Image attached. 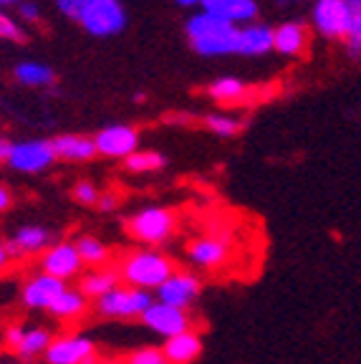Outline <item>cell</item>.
I'll return each instance as SVG.
<instances>
[{"label": "cell", "mask_w": 361, "mask_h": 364, "mask_svg": "<svg viewBox=\"0 0 361 364\" xmlns=\"http://www.w3.org/2000/svg\"><path fill=\"white\" fill-rule=\"evenodd\" d=\"M180 6H195V3H203V0H177Z\"/></svg>", "instance_id": "cell-40"}, {"label": "cell", "mask_w": 361, "mask_h": 364, "mask_svg": "<svg viewBox=\"0 0 361 364\" xmlns=\"http://www.w3.org/2000/svg\"><path fill=\"white\" fill-rule=\"evenodd\" d=\"M23 334H26V329H23L21 324L6 326V331H3V344H6L8 349H13V352H18V347H21V341H23Z\"/></svg>", "instance_id": "cell-33"}, {"label": "cell", "mask_w": 361, "mask_h": 364, "mask_svg": "<svg viewBox=\"0 0 361 364\" xmlns=\"http://www.w3.org/2000/svg\"><path fill=\"white\" fill-rule=\"evenodd\" d=\"M117 286H122L117 268H94L89 273H81L79 291L89 299V301H99L102 296H107L109 291H114Z\"/></svg>", "instance_id": "cell-19"}, {"label": "cell", "mask_w": 361, "mask_h": 364, "mask_svg": "<svg viewBox=\"0 0 361 364\" xmlns=\"http://www.w3.org/2000/svg\"><path fill=\"white\" fill-rule=\"evenodd\" d=\"M8 266H11V256H8L6 240H0V273L6 271Z\"/></svg>", "instance_id": "cell-37"}, {"label": "cell", "mask_w": 361, "mask_h": 364, "mask_svg": "<svg viewBox=\"0 0 361 364\" xmlns=\"http://www.w3.org/2000/svg\"><path fill=\"white\" fill-rule=\"evenodd\" d=\"M16 79L26 86H48L53 84V71L43 63H33V61H26V63H18L16 66Z\"/></svg>", "instance_id": "cell-25"}, {"label": "cell", "mask_w": 361, "mask_h": 364, "mask_svg": "<svg viewBox=\"0 0 361 364\" xmlns=\"http://www.w3.org/2000/svg\"><path fill=\"white\" fill-rule=\"evenodd\" d=\"M187 36L200 56H225L240 51V28L210 13L192 16L187 23Z\"/></svg>", "instance_id": "cell-2"}, {"label": "cell", "mask_w": 361, "mask_h": 364, "mask_svg": "<svg viewBox=\"0 0 361 364\" xmlns=\"http://www.w3.org/2000/svg\"><path fill=\"white\" fill-rule=\"evenodd\" d=\"M232 256V245L225 240L210 238V235H200V238L187 243V258L192 266L203 268V271H217V268L227 266Z\"/></svg>", "instance_id": "cell-12"}, {"label": "cell", "mask_w": 361, "mask_h": 364, "mask_svg": "<svg viewBox=\"0 0 361 364\" xmlns=\"http://www.w3.org/2000/svg\"><path fill=\"white\" fill-rule=\"evenodd\" d=\"M203 6L205 13L220 18V21L232 23V26L253 21L255 13H258L255 0H203Z\"/></svg>", "instance_id": "cell-17"}, {"label": "cell", "mask_w": 361, "mask_h": 364, "mask_svg": "<svg viewBox=\"0 0 361 364\" xmlns=\"http://www.w3.org/2000/svg\"><path fill=\"white\" fill-rule=\"evenodd\" d=\"M200 296H203V279H200L198 273L175 271L170 279L154 291V301H162L167 306H177L187 311Z\"/></svg>", "instance_id": "cell-8"}, {"label": "cell", "mask_w": 361, "mask_h": 364, "mask_svg": "<svg viewBox=\"0 0 361 364\" xmlns=\"http://www.w3.org/2000/svg\"><path fill=\"white\" fill-rule=\"evenodd\" d=\"M21 16L26 18V21H38V6H36V3H23Z\"/></svg>", "instance_id": "cell-35"}, {"label": "cell", "mask_w": 361, "mask_h": 364, "mask_svg": "<svg viewBox=\"0 0 361 364\" xmlns=\"http://www.w3.org/2000/svg\"><path fill=\"white\" fill-rule=\"evenodd\" d=\"M13 198H11V190L6 188V185H0V213H6L8 208H11Z\"/></svg>", "instance_id": "cell-36"}, {"label": "cell", "mask_w": 361, "mask_h": 364, "mask_svg": "<svg viewBox=\"0 0 361 364\" xmlns=\"http://www.w3.org/2000/svg\"><path fill=\"white\" fill-rule=\"evenodd\" d=\"M273 48V31L266 26H248L240 28V51L243 56H260Z\"/></svg>", "instance_id": "cell-24"}, {"label": "cell", "mask_w": 361, "mask_h": 364, "mask_svg": "<svg viewBox=\"0 0 361 364\" xmlns=\"http://www.w3.org/2000/svg\"><path fill=\"white\" fill-rule=\"evenodd\" d=\"M96 364H124V359H99Z\"/></svg>", "instance_id": "cell-39"}, {"label": "cell", "mask_w": 361, "mask_h": 364, "mask_svg": "<svg viewBox=\"0 0 361 364\" xmlns=\"http://www.w3.org/2000/svg\"><path fill=\"white\" fill-rule=\"evenodd\" d=\"M164 162H167V159H164L159 152H134V154H129V157L124 159L126 170H129V172H139V175H144V172L162 170Z\"/></svg>", "instance_id": "cell-26"}, {"label": "cell", "mask_w": 361, "mask_h": 364, "mask_svg": "<svg viewBox=\"0 0 361 364\" xmlns=\"http://www.w3.org/2000/svg\"><path fill=\"white\" fill-rule=\"evenodd\" d=\"M51 245H53V233L43 225H23L6 240L11 261L13 258L18 261V258L38 256L45 248H51Z\"/></svg>", "instance_id": "cell-14"}, {"label": "cell", "mask_w": 361, "mask_h": 364, "mask_svg": "<svg viewBox=\"0 0 361 364\" xmlns=\"http://www.w3.org/2000/svg\"><path fill=\"white\" fill-rule=\"evenodd\" d=\"M208 91H210V97L217 99V102H237V99L245 94V86H243V81L227 76V79H217Z\"/></svg>", "instance_id": "cell-27"}, {"label": "cell", "mask_w": 361, "mask_h": 364, "mask_svg": "<svg viewBox=\"0 0 361 364\" xmlns=\"http://www.w3.org/2000/svg\"><path fill=\"white\" fill-rule=\"evenodd\" d=\"M117 205H119V198H117V195L107 193V195H102V198H99V203H96V208H99V210H102V213H112L114 208H117Z\"/></svg>", "instance_id": "cell-34"}, {"label": "cell", "mask_w": 361, "mask_h": 364, "mask_svg": "<svg viewBox=\"0 0 361 364\" xmlns=\"http://www.w3.org/2000/svg\"><path fill=\"white\" fill-rule=\"evenodd\" d=\"M203 336L200 331L190 329V331H182L177 336H170V339H164L162 344V352L164 357L170 359V364H192L198 362L203 357Z\"/></svg>", "instance_id": "cell-16"}, {"label": "cell", "mask_w": 361, "mask_h": 364, "mask_svg": "<svg viewBox=\"0 0 361 364\" xmlns=\"http://www.w3.org/2000/svg\"><path fill=\"white\" fill-rule=\"evenodd\" d=\"M8 152H11V142H8V139H0V165L8 159Z\"/></svg>", "instance_id": "cell-38"}, {"label": "cell", "mask_w": 361, "mask_h": 364, "mask_svg": "<svg viewBox=\"0 0 361 364\" xmlns=\"http://www.w3.org/2000/svg\"><path fill=\"white\" fill-rule=\"evenodd\" d=\"M349 3L346 0H318L313 8V23L328 38H346L349 36Z\"/></svg>", "instance_id": "cell-13"}, {"label": "cell", "mask_w": 361, "mask_h": 364, "mask_svg": "<svg viewBox=\"0 0 361 364\" xmlns=\"http://www.w3.org/2000/svg\"><path fill=\"white\" fill-rule=\"evenodd\" d=\"M0 3H16V0H0Z\"/></svg>", "instance_id": "cell-41"}, {"label": "cell", "mask_w": 361, "mask_h": 364, "mask_svg": "<svg viewBox=\"0 0 361 364\" xmlns=\"http://www.w3.org/2000/svg\"><path fill=\"white\" fill-rule=\"evenodd\" d=\"M208 129L212 132V134L217 136H225V139H230V136H235L237 132L243 129V124L237 119H232V117H222V114H212V117H208Z\"/></svg>", "instance_id": "cell-29"}, {"label": "cell", "mask_w": 361, "mask_h": 364, "mask_svg": "<svg viewBox=\"0 0 361 364\" xmlns=\"http://www.w3.org/2000/svg\"><path fill=\"white\" fill-rule=\"evenodd\" d=\"M86 309H89V299H86L79 289H68L66 286V291H63L56 301L51 304L48 314L56 316V318H61V321H76V318L84 316Z\"/></svg>", "instance_id": "cell-21"}, {"label": "cell", "mask_w": 361, "mask_h": 364, "mask_svg": "<svg viewBox=\"0 0 361 364\" xmlns=\"http://www.w3.org/2000/svg\"><path fill=\"white\" fill-rule=\"evenodd\" d=\"M308 46V31L301 23H286L273 31V48L283 56H301Z\"/></svg>", "instance_id": "cell-20"}, {"label": "cell", "mask_w": 361, "mask_h": 364, "mask_svg": "<svg viewBox=\"0 0 361 364\" xmlns=\"http://www.w3.org/2000/svg\"><path fill=\"white\" fill-rule=\"evenodd\" d=\"M63 16L81 23L91 36H114L124 28L126 16L119 0H56Z\"/></svg>", "instance_id": "cell-3"}, {"label": "cell", "mask_w": 361, "mask_h": 364, "mask_svg": "<svg viewBox=\"0 0 361 364\" xmlns=\"http://www.w3.org/2000/svg\"><path fill=\"white\" fill-rule=\"evenodd\" d=\"M139 321L147 326L149 331L162 336V339H170V336H177V334H182V331L192 329L190 311L177 309V306H167V304H162V301H154L147 311L141 314Z\"/></svg>", "instance_id": "cell-10"}, {"label": "cell", "mask_w": 361, "mask_h": 364, "mask_svg": "<svg viewBox=\"0 0 361 364\" xmlns=\"http://www.w3.org/2000/svg\"><path fill=\"white\" fill-rule=\"evenodd\" d=\"M96 154H104V157H129L136 152V144H139V134L131 127L114 124L102 129L94 136Z\"/></svg>", "instance_id": "cell-15"}, {"label": "cell", "mask_w": 361, "mask_h": 364, "mask_svg": "<svg viewBox=\"0 0 361 364\" xmlns=\"http://www.w3.org/2000/svg\"><path fill=\"white\" fill-rule=\"evenodd\" d=\"M74 200L79 205H96L99 203V198H102V193H99V188H96L94 182H89V180H79L74 185Z\"/></svg>", "instance_id": "cell-31"}, {"label": "cell", "mask_w": 361, "mask_h": 364, "mask_svg": "<svg viewBox=\"0 0 361 364\" xmlns=\"http://www.w3.org/2000/svg\"><path fill=\"white\" fill-rule=\"evenodd\" d=\"M349 3V13H351V21H349V51L354 56H361V0H346Z\"/></svg>", "instance_id": "cell-28"}, {"label": "cell", "mask_w": 361, "mask_h": 364, "mask_svg": "<svg viewBox=\"0 0 361 364\" xmlns=\"http://www.w3.org/2000/svg\"><path fill=\"white\" fill-rule=\"evenodd\" d=\"M41 273L53 276L63 284L71 279H79L84 273V261H81L76 245L71 240H61V243H53L51 248H45L41 253Z\"/></svg>", "instance_id": "cell-7"}, {"label": "cell", "mask_w": 361, "mask_h": 364, "mask_svg": "<svg viewBox=\"0 0 361 364\" xmlns=\"http://www.w3.org/2000/svg\"><path fill=\"white\" fill-rule=\"evenodd\" d=\"M177 230V218L167 208H141L126 220V233L134 240H139L144 248H157L167 243Z\"/></svg>", "instance_id": "cell-4"}, {"label": "cell", "mask_w": 361, "mask_h": 364, "mask_svg": "<svg viewBox=\"0 0 361 364\" xmlns=\"http://www.w3.org/2000/svg\"><path fill=\"white\" fill-rule=\"evenodd\" d=\"M8 364H26V362H8Z\"/></svg>", "instance_id": "cell-42"}, {"label": "cell", "mask_w": 361, "mask_h": 364, "mask_svg": "<svg viewBox=\"0 0 361 364\" xmlns=\"http://www.w3.org/2000/svg\"><path fill=\"white\" fill-rule=\"evenodd\" d=\"M76 250H79L81 261L84 266H91V268H107L109 258H112V250L104 240H99L96 235H89V233H81L79 238L74 240Z\"/></svg>", "instance_id": "cell-22"}, {"label": "cell", "mask_w": 361, "mask_h": 364, "mask_svg": "<svg viewBox=\"0 0 361 364\" xmlns=\"http://www.w3.org/2000/svg\"><path fill=\"white\" fill-rule=\"evenodd\" d=\"M51 149L56 159H68V162H89L96 157V144L91 136L81 134H63L51 139Z\"/></svg>", "instance_id": "cell-18"}, {"label": "cell", "mask_w": 361, "mask_h": 364, "mask_svg": "<svg viewBox=\"0 0 361 364\" xmlns=\"http://www.w3.org/2000/svg\"><path fill=\"white\" fill-rule=\"evenodd\" d=\"M45 364H96L99 347L86 334H58L43 354Z\"/></svg>", "instance_id": "cell-6"}, {"label": "cell", "mask_w": 361, "mask_h": 364, "mask_svg": "<svg viewBox=\"0 0 361 364\" xmlns=\"http://www.w3.org/2000/svg\"><path fill=\"white\" fill-rule=\"evenodd\" d=\"M124 364H170V359L164 357L162 347H139L126 354Z\"/></svg>", "instance_id": "cell-30"}, {"label": "cell", "mask_w": 361, "mask_h": 364, "mask_svg": "<svg viewBox=\"0 0 361 364\" xmlns=\"http://www.w3.org/2000/svg\"><path fill=\"white\" fill-rule=\"evenodd\" d=\"M152 304H154L152 291L134 289V286H117V289L109 291L107 296H102L96 301V314L104 318L134 321V318H141V314L147 311Z\"/></svg>", "instance_id": "cell-5"}, {"label": "cell", "mask_w": 361, "mask_h": 364, "mask_svg": "<svg viewBox=\"0 0 361 364\" xmlns=\"http://www.w3.org/2000/svg\"><path fill=\"white\" fill-rule=\"evenodd\" d=\"M117 271H119V279L124 281L126 286H134V289H144V291H157L177 268L172 263V258L164 256L162 250L139 248L126 253Z\"/></svg>", "instance_id": "cell-1"}, {"label": "cell", "mask_w": 361, "mask_h": 364, "mask_svg": "<svg viewBox=\"0 0 361 364\" xmlns=\"http://www.w3.org/2000/svg\"><path fill=\"white\" fill-rule=\"evenodd\" d=\"M0 38H8V41H23V31L18 28L16 23L6 16V13H0Z\"/></svg>", "instance_id": "cell-32"}, {"label": "cell", "mask_w": 361, "mask_h": 364, "mask_svg": "<svg viewBox=\"0 0 361 364\" xmlns=\"http://www.w3.org/2000/svg\"><path fill=\"white\" fill-rule=\"evenodd\" d=\"M53 159H56V154L51 149V139H31V142L11 144L6 165L13 167L16 172L36 175V172H43L45 167H51Z\"/></svg>", "instance_id": "cell-9"}, {"label": "cell", "mask_w": 361, "mask_h": 364, "mask_svg": "<svg viewBox=\"0 0 361 364\" xmlns=\"http://www.w3.org/2000/svg\"><path fill=\"white\" fill-rule=\"evenodd\" d=\"M66 291V284L53 276H45V273H36L31 276L21 289V304L31 311H48L51 304L56 301L58 296Z\"/></svg>", "instance_id": "cell-11"}, {"label": "cell", "mask_w": 361, "mask_h": 364, "mask_svg": "<svg viewBox=\"0 0 361 364\" xmlns=\"http://www.w3.org/2000/svg\"><path fill=\"white\" fill-rule=\"evenodd\" d=\"M51 341H53L51 329H45V326H31V329H26V334H23V341L16 354L23 362H31V359L43 357L45 349L51 347Z\"/></svg>", "instance_id": "cell-23"}]
</instances>
